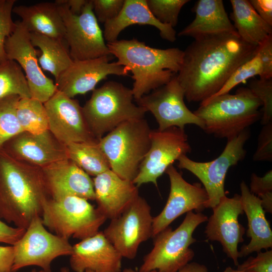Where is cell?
I'll use <instances>...</instances> for the list:
<instances>
[{
  "mask_svg": "<svg viewBox=\"0 0 272 272\" xmlns=\"http://www.w3.org/2000/svg\"><path fill=\"white\" fill-rule=\"evenodd\" d=\"M256 76L260 79L272 78V35L258 45L254 56L238 67L222 88L210 98L229 93L237 85Z\"/></svg>",
  "mask_w": 272,
  "mask_h": 272,
  "instance_id": "cell-29",
  "label": "cell"
},
{
  "mask_svg": "<svg viewBox=\"0 0 272 272\" xmlns=\"http://www.w3.org/2000/svg\"><path fill=\"white\" fill-rule=\"evenodd\" d=\"M31 272H44L43 270L36 271L35 269H33Z\"/></svg>",
  "mask_w": 272,
  "mask_h": 272,
  "instance_id": "cell-51",
  "label": "cell"
},
{
  "mask_svg": "<svg viewBox=\"0 0 272 272\" xmlns=\"http://www.w3.org/2000/svg\"><path fill=\"white\" fill-rule=\"evenodd\" d=\"M151 129L146 119L122 123L99 140L110 169L120 177L132 181L150 147Z\"/></svg>",
  "mask_w": 272,
  "mask_h": 272,
  "instance_id": "cell-6",
  "label": "cell"
},
{
  "mask_svg": "<svg viewBox=\"0 0 272 272\" xmlns=\"http://www.w3.org/2000/svg\"><path fill=\"white\" fill-rule=\"evenodd\" d=\"M59 272H70V270L66 267H63L61 268ZM85 272H93V271L89 269H87L85 270Z\"/></svg>",
  "mask_w": 272,
  "mask_h": 272,
  "instance_id": "cell-49",
  "label": "cell"
},
{
  "mask_svg": "<svg viewBox=\"0 0 272 272\" xmlns=\"http://www.w3.org/2000/svg\"><path fill=\"white\" fill-rule=\"evenodd\" d=\"M111 56L73 60L72 64L55 80L57 90L73 98L79 94L93 91L97 84L111 75L125 76L127 69L116 62H110Z\"/></svg>",
  "mask_w": 272,
  "mask_h": 272,
  "instance_id": "cell-19",
  "label": "cell"
},
{
  "mask_svg": "<svg viewBox=\"0 0 272 272\" xmlns=\"http://www.w3.org/2000/svg\"><path fill=\"white\" fill-rule=\"evenodd\" d=\"M14 95L31 98L22 68L16 61L8 59L0 63V98Z\"/></svg>",
  "mask_w": 272,
  "mask_h": 272,
  "instance_id": "cell-33",
  "label": "cell"
},
{
  "mask_svg": "<svg viewBox=\"0 0 272 272\" xmlns=\"http://www.w3.org/2000/svg\"><path fill=\"white\" fill-rule=\"evenodd\" d=\"M88 1V0H56L55 2L58 4L65 5L72 14L79 15L82 13Z\"/></svg>",
  "mask_w": 272,
  "mask_h": 272,
  "instance_id": "cell-45",
  "label": "cell"
},
{
  "mask_svg": "<svg viewBox=\"0 0 272 272\" xmlns=\"http://www.w3.org/2000/svg\"><path fill=\"white\" fill-rule=\"evenodd\" d=\"M237 269L243 272H272V250L260 251L255 257L250 256L237 265Z\"/></svg>",
  "mask_w": 272,
  "mask_h": 272,
  "instance_id": "cell-40",
  "label": "cell"
},
{
  "mask_svg": "<svg viewBox=\"0 0 272 272\" xmlns=\"http://www.w3.org/2000/svg\"><path fill=\"white\" fill-rule=\"evenodd\" d=\"M248 88L261 102L262 110L261 124L263 125L272 122V79H253Z\"/></svg>",
  "mask_w": 272,
  "mask_h": 272,
  "instance_id": "cell-36",
  "label": "cell"
},
{
  "mask_svg": "<svg viewBox=\"0 0 272 272\" xmlns=\"http://www.w3.org/2000/svg\"><path fill=\"white\" fill-rule=\"evenodd\" d=\"M132 90L116 81H108L92 92L82 107L86 121L99 140L125 121L144 118L145 110L135 104Z\"/></svg>",
  "mask_w": 272,
  "mask_h": 272,
  "instance_id": "cell-5",
  "label": "cell"
},
{
  "mask_svg": "<svg viewBox=\"0 0 272 272\" xmlns=\"http://www.w3.org/2000/svg\"><path fill=\"white\" fill-rule=\"evenodd\" d=\"M147 6L154 16L163 24L175 27L183 6L189 0H146Z\"/></svg>",
  "mask_w": 272,
  "mask_h": 272,
  "instance_id": "cell-35",
  "label": "cell"
},
{
  "mask_svg": "<svg viewBox=\"0 0 272 272\" xmlns=\"http://www.w3.org/2000/svg\"><path fill=\"white\" fill-rule=\"evenodd\" d=\"M184 91L175 75L166 84L135 100L155 117L159 130L171 127L184 129L194 124L202 129L203 122L185 105Z\"/></svg>",
  "mask_w": 272,
  "mask_h": 272,
  "instance_id": "cell-14",
  "label": "cell"
},
{
  "mask_svg": "<svg viewBox=\"0 0 272 272\" xmlns=\"http://www.w3.org/2000/svg\"><path fill=\"white\" fill-rule=\"evenodd\" d=\"M258 46L245 42L237 33L194 39L184 51L176 75L186 100L201 102L217 93L235 70L254 56Z\"/></svg>",
  "mask_w": 272,
  "mask_h": 272,
  "instance_id": "cell-1",
  "label": "cell"
},
{
  "mask_svg": "<svg viewBox=\"0 0 272 272\" xmlns=\"http://www.w3.org/2000/svg\"><path fill=\"white\" fill-rule=\"evenodd\" d=\"M98 142L73 143L66 146L67 158L94 177L110 169Z\"/></svg>",
  "mask_w": 272,
  "mask_h": 272,
  "instance_id": "cell-31",
  "label": "cell"
},
{
  "mask_svg": "<svg viewBox=\"0 0 272 272\" xmlns=\"http://www.w3.org/2000/svg\"><path fill=\"white\" fill-rule=\"evenodd\" d=\"M165 173L170 180V192L163 210L153 218L152 238L183 214L192 210L196 212L203 211L208 200L207 193L201 184L187 182L173 165Z\"/></svg>",
  "mask_w": 272,
  "mask_h": 272,
  "instance_id": "cell-17",
  "label": "cell"
},
{
  "mask_svg": "<svg viewBox=\"0 0 272 272\" xmlns=\"http://www.w3.org/2000/svg\"><path fill=\"white\" fill-rule=\"evenodd\" d=\"M32 44L40 49L38 62L41 67L58 79L73 63L69 49L63 39L30 32Z\"/></svg>",
  "mask_w": 272,
  "mask_h": 272,
  "instance_id": "cell-30",
  "label": "cell"
},
{
  "mask_svg": "<svg viewBox=\"0 0 272 272\" xmlns=\"http://www.w3.org/2000/svg\"><path fill=\"white\" fill-rule=\"evenodd\" d=\"M261 200L262 207L265 212L272 213V192H268L258 196Z\"/></svg>",
  "mask_w": 272,
  "mask_h": 272,
  "instance_id": "cell-47",
  "label": "cell"
},
{
  "mask_svg": "<svg viewBox=\"0 0 272 272\" xmlns=\"http://www.w3.org/2000/svg\"><path fill=\"white\" fill-rule=\"evenodd\" d=\"M1 149L17 160L41 168L68 159L66 146L49 130L39 134L23 131L7 141Z\"/></svg>",
  "mask_w": 272,
  "mask_h": 272,
  "instance_id": "cell-20",
  "label": "cell"
},
{
  "mask_svg": "<svg viewBox=\"0 0 272 272\" xmlns=\"http://www.w3.org/2000/svg\"><path fill=\"white\" fill-rule=\"evenodd\" d=\"M56 4L64 26V40L73 60L111 55L94 13L92 0L79 15L72 14L65 5Z\"/></svg>",
  "mask_w": 272,
  "mask_h": 272,
  "instance_id": "cell-11",
  "label": "cell"
},
{
  "mask_svg": "<svg viewBox=\"0 0 272 272\" xmlns=\"http://www.w3.org/2000/svg\"><path fill=\"white\" fill-rule=\"evenodd\" d=\"M208 219L200 212L190 211L176 229L169 226L159 233L153 238L154 246L144 257L139 271L177 272L193 259L194 253L189 248L196 242L193 233Z\"/></svg>",
  "mask_w": 272,
  "mask_h": 272,
  "instance_id": "cell-7",
  "label": "cell"
},
{
  "mask_svg": "<svg viewBox=\"0 0 272 272\" xmlns=\"http://www.w3.org/2000/svg\"><path fill=\"white\" fill-rule=\"evenodd\" d=\"M223 272H243L238 269H234L232 267L228 266L225 268Z\"/></svg>",
  "mask_w": 272,
  "mask_h": 272,
  "instance_id": "cell-48",
  "label": "cell"
},
{
  "mask_svg": "<svg viewBox=\"0 0 272 272\" xmlns=\"http://www.w3.org/2000/svg\"><path fill=\"white\" fill-rule=\"evenodd\" d=\"M44 105L48 130L62 145L99 142L90 130L78 100L57 90Z\"/></svg>",
  "mask_w": 272,
  "mask_h": 272,
  "instance_id": "cell-16",
  "label": "cell"
},
{
  "mask_svg": "<svg viewBox=\"0 0 272 272\" xmlns=\"http://www.w3.org/2000/svg\"><path fill=\"white\" fill-rule=\"evenodd\" d=\"M260 100L248 87L200 102L193 111L203 122L202 129L218 138L232 139L248 128L261 116Z\"/></svg>",
  "mask_w": 272,
  "mask_h": 272,
  "instance_id": "cell-4",
  "label": "cell"
},
{
  "mask_svg": "<svg viewBox=\"0 0 272 272\" xmlns=\"http://www.w3.org/2000/svg\"><path fill=\"white\" fill-rule=\"evenodd\" d=\"M151 207L139 195L103 232L122 257L132 259L140 244L152 236Z\"/></svg>",
  "mask_w": 272,
  "mask_h": 272,
  "instance_id": "cell-12",
  "label": "cell"
},
{
  "mask_svg": "<svg viewBox=\"0 0 272 272\" xmlns=\"http://www.w3.org/2000/svg\"><path fill=\"white\" fill-rule=\"evenodd\" d=\"M41 219L44 226L55 235L81 240L98 232L107 219L87 199L76 196L47 199Z\"/></svg>",
  "mask_w": 272,
  "mask_h": 272,
  "instance_id": "cell-8",
  "label": "cell"
},
{
  "mask_svg": "<svg viewBox=\"0 0 272 272\" xmlns=\"http://www.w3.org/2000/svg\"><path fill=\"white\" fill-rule=\"evenodd\" d=\"M150 147L132 182L139 187L157 180L168 168L191 151L184 129L171 127L163 130H151Z\"/></svg>",
  "mask_w": 272,
  "mask_h": 272,
  "instance_id": "cell-13",
  "label": "cell"
},
{
  "mask_svg": "<svg viewBox=\"0 0 272 272\" xmlns=\"http://www.w3.org/2000/svg\"><path fill=\"white\" fill-rule=\"evenodd\" d=\"M192 11L194 19L179 32V36L194 39L221 33H237L225 10L222 0H198Z\"/></svg>",
  "mask_w": 272,
  "mask_h": 272,
  "instance_id": "cell-26",
  "label": "cell"
},
{
  "mask_svg": "<svg viewBox=\"0 0 272 272\" xmlns=\"http://www.w3.org/2000/svg\"><path fill=\"white\" fill-rule=\"evenodd\" d=\"M122 272H138L137 271H135L134 270L131 269V268H125L123 270ZM139 272H140V271H139ZM148 272H157V271L156 270H152V271H148Z\"/></svg>",
  "mask_w": 272,
  "mask_h": 272,
  "instance_id": "cell-50",
  "label": "cell"
},
{
  "mask_svg": "<svg viewBox=\"0 0 272 272\" xmlns=\"http://www.w3.org/2000/svg\"><path fill=\"white\" fill-rule=\"evenodd\" d=\"M16 24L15 30L5 41L7 59L16 61L24 71L31 98L44 104L57 91L56 86L40 67L37 55L40 51L32 44L30 32L21 21Z\"/></svg>",
  "mask_w": 272,
  "mask_h": 272,
  "instance_id": "cell-15",
  "label": "cell"
},
{
  "mask_svg": "<svg viewBox=\"0 0 272 272\" xmlns=\"http://www.w3.org/2000/svg\"><path fill=\"white\" fill-rule=\"evenodd\" d=\"M13 247L12 272L31 265L39 266L44 272H51L52 261L59 256H70L73 250L69 239L46 230L41 217L32 219Z\"/></svg>",
  "mask_w": 272,
  "mask_h": 272,
  "instance_id": "cell-10",
  "label": "cell"
},
{
  "mask_svg": "<svg viewBox=\"0 0 272 272\" xmlns=\"http://www.w3.org/2000/svg\"><path fill=\"white\" fill-rule=\"evenodd\" d=\"M50 198L76 196L95 200L93 179L69 159L41 168Z\"/></svg>",
  "mask_w": 272,
  "mask_h": 272,
  "instance_id": "cell-22",
  "label": "cell"
},
{
  "mask_svg": "<svg viewBox=\"0 0 272 272\" xmlns=\"http://www.w3.org/2000/svg\"><path fill=\"white\" fill-rule=\"evenodd\" d=\"M134 24L155 27L159 31L161 37L168 41L174 42L176 39L174 28L158 21L150 11L146 0H124L118 16L104 24V39L108 42L117 40L121 31Z\"/></svg>",
  "mask_w": 272,
  "mask_h": 272,
  "instance_id": "cell-24",
  "label": "cell"
},
{
  "mask_svg": "<svg viewBox=\"0 0 272 272\" xmlns=\"http://www.w3.org/2000/svg\"><path fill=\"white\" fill-rule=\"evenodd\" d=\"M20 98L14 95L0 98V150L7 141L23 131L16 114Z\"/></svg>",
  "mask_w": 272,
  "mask_h": 272,
  "instance_id": "cell-34",
  "label": "cell"
},
{
  "mask_svg": "<svg viewBox=\"0 0 272 272\" xmlns=\"http://www.w3.org/2000/svg\"><path fill=\"white\" fill-rule=\"evenodd\" d=\"M14 257L13 246H0V272H12Z\"/></svg>",
  "mask_w": 272,
  "mask_h": 272,
  "instance_id": "cell-44",
  "label": "cell"
},
{
  "mask_svg": "<svg viewBox=\"0 0 272 272\" xmlns=\"http://www.w3.org/2000/svg\"><path fill=\"white\" fill-rule=\"evenodd\" d=\"M212 209L213 213L208 219L205 232L207 237L219 242L224 252L237 266L239 264L238 245L243 242L245 232L238 221L239 216L244 213L240 196L235 194L229 198L226 195Z\"/></svg>",
  "mask_w": 272,
  "mask_h": 272,
  "instance_id": "cell-18",
  "label": "cell"
},
{
  "mask_svg": "<svg viewBox=\"0 0 272 272\" xmlns=\"http://www.w3.org/2000/svg\"><path fill=\"white\" fill-rule=\"evenodd\" d=\"M50 198L41 168L0 150V219L26 229Z\"/></svg>",
  "mask_w": 272,
  "mask_h": 272,
  "instance_id": "cell-2",
  "label": "cell"
},
{
  "mask_svg": "<svg viewBox=\"0 0 272 272\" xmlns=\"http://www.w3.org/2000/svg\"><path fill=\"white\" fill-rule=\"evenodd\" d=\"M116 62L131 72L135 100L168 83L181 69L184 51L178 48L159 49L136 38L108 42Z\"/></svg>",
  "mask_w": 272,
  "mask_h": 272,
  "instance_id": "cell-3",
  "label": "cell"
},
{
  "mask_svg": "<svg viewBox=\"0 0 272 272\" xmlns=\"http://www.w3.org/2000/svg\"><path fill=\"white\" fill-rule=\"evenodd\" d=\"M253 160L272 161V122L263 125L258 137Z\"/></svg>",
  "mask_w": 272,
  "mask_h": 272,
  "instance_id": "cell-39",
  "label": "cell"
},
{
  "mask_svg": "<svg viewBox=\"0 0 272 272\" xmlns=\"http://www.w3.org/2000/svg\"><path fill=\"white\" fill-rule=\"evenodd\" d=\"M250 191L259 195L268 192H272V170L268 171L262 177L252 173L250 177Z\"/></svg>",
  "mask_w": 272,
  "mask_h": 272,
  "instance_id": "cell-41",
  "label": "cell"
},
{
  "mask_svg": "<svg viewBox=\"0 0 272 272\" xmlns=\"http://www.w3.org/2000/svg\"><path fill=\"white\" fill-rule=\"evenodd\" d=\"M92 1L93 12L98 22L104 24L116 18L124 3V0Z\"/></svg>",
  "mask_w": 272,
  "mask_h": 272,
  "instance_id": "cell-38",
  "label": "cell"
},
{
  "mask_svg": "<svg viewBox=\"0 0 272 272\" xmlns=\"http://www.w3.org/2000/svg\"><path fill=\"white\" fill-rule=\"evenodd\" d=\"M250 137L248 128L237 136L228 140L222 153L209 162L195 161L186 155H182L177 160L179 168L192 173L203 185L208 196L206 208H213L226 195L224 185L227 173L231 167L245 158L246 151L244 147Z\"/></svg>",
  "mask_w": 272,
  "mask_h": 272,
  "instance_id": "cell-9",
  "label": "cell"
},
{
  "mask_svg": "<svg viewBox=\"0 0 272 272\" xmlns=\"http://www.w3.org/2000/svg\"><path fill=\"white\" fill-rule=\"evenodd\" d=\"M15 0H0V63L8 59L5 50L7 38L15 29L16 24L12 18Z\"/></svg>",
  "mask_w": 272,
  "mask_h": 272,
  "instance_id": "cell-37",
  "label": "cell"
},
{
  "mask_svg": "<svg viewBox=\"0 0 272 272\" xmlns=\"http://www.w3.org/2000/svg\"><path fill=\"white\" fill-rule=\"evenodd\" d=\"M240 200L243 212L248 220L247 236L249 243L243 245L239 251V258L246 256L261 249L267 250L272 247V231L266 220L260 199L250 192L244 181L240 183Z\"/></svg>",
  "mask_w": 272,
  "mask_h": 272,
  "instance_id": "cell-25",
  "label": "cell"
},
{
  "mask_svg": "<svg viewBox=\"0 0 272 272\" xmlns=\"http://www.w3.org/2000/svg\"><path fill=\"white\" fill-rule=\"evenodd\" d=\"M122 256L102 231L73 246L70 263L75 272H120Z\"/></svg>",
  "mask_w": 272,
  "mask_h": 272,
  "instance_id": "cell-21",
  "label": "cell"
},
{
  "mask_svg": "<svg viewBox=\"0 0 272 272\" xmlns=\"http://www.w3.org/2000/svg\"><path fill=\"white\" fill-rule=\"evenodd\" d=\"M177 272H208L206 266L195 262H189Z\"/></svg>",
  "mask_w": 272,
  "mask_h": 272,
  "instance_id": "cell-46",
  "label": "cell"
},
{
  "mask_svg": "<svg viewBox=\"0 0 272 272\" xmlns=\"http://www.w3.org/2000/svg\"><path fill=\"white\" fill-rule=\"evenodd\" d=\"M98 210L107 219L119 216L139 195L138 187L109 169L93 179Z\"/></svg>",
  "mask_w": 272,
  "mask_h": 272,
  "instance_id": "cell-23",
  "label": "cell"
},
{
  "mask_svg": "<svg viewBox=\"0 0 272 272\" xmlns=\"http://www.w3.org/2000/svg\"><path fill=\"white\" fill-rule=\"evenodd\" d=\"M231 19L238 36L245 42L258 46L272 35V26L257 14L249 1L230 0Z\"/></svg>",
  "mask_w": 272,
  "mask_h": 272,
  "instance_id": "cell-28",
  "label": "cell"
},
{
  "mask_svg": "<svg viewBox=\"0 0 272 272\" xmlns=\"http://www.w3.org/2000/svg\"><path fill=\"white\" fill-rule=\"evenodd\" d=\"M249 2L260 17L272 26V1L250 0Z\"/></svg>",
  "mask_w": 272,
  "mask_h": 272,
  "instance_id": "cell-43",
  "label": "cell"
},
{
  "mask_svg": "<svg viewBox=\"0 0 272 272\" xmlns=\"http://www.w3.org/2000/svg\"><path fill=\"white\" fill-rule=\"evenodd\" d=\"M17 117L23 131L39 134L48 130V120L44 104L32 98H20Z\"/></svg>",
  "mask_w": 272,
  "mask_h": 272,
  "instance_id": "cell-32",
  "label": "cell"
},
{
  "mask_svg": "<svg viewBox=\"0 0 272 272\" xmlns=\"http://www.w3.org/2000/svg\"><path fill=\"white\" fill-rule=\"evenodd\" d=\"M12 12L21 18L29 32L64 40V26L55 2L15 6Z\"/></svg>",
  "mask_w": 272,
  "mask_h": 272,
  "instance_id": "cell-27",
  "label": "cell"
},
{
  "mask_svg": "<svg viewBox=\"0 0 272 272\" xmlns=\"http://www.w3.org/2000/svg\"><path fill=\"white\" fill-rule=\"evenodd\" d=\"M26 229L10 226L0 219V242L13 246L22 237Z\"/></svg>",
  "mask_w": 272,
  "mask_h": 272,
  "instance_id": "cell-42",
  "label": "cell"
}]
</instances>
